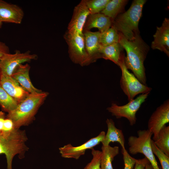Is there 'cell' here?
<instances>
[{"label":"cell","mask_w":169,"mask_h":169,"mask_svg":"<svg viewBox=\"0 0 169 169\" xmlns=\"http://www.w3.org/2000/svg\"><path fill=\"white\" fill-rule=\"evenodd\" d=\"M112 24V20L101 13L90 14L87 19L83 30L90 31L92 28H97L102 33L109 29Z\"/></svg>","instance_id":"18"},{"label":"cell","mask_w":169,"mask_h":169,"mask_svg":"<svg viewBox=\"0 0 169 169\" xmlns=\"http://www.w3.org/2000/svg\"><path fill=\"white\" fill-rule=\"evenodd\" d=\"M146 1L134 0L127 11L119 14L112 21V25L128 40H132L140 35L138 24Z\"/></svg>","instance_id":"3"},{"label":"cell","mask_w":169,"mask_h":169,"mask_svg":"<svg viewBox=\"0 0 169 169\" xmlns=\"http://www.w3.org/2000/svg\"><path fill=\"white\" fill-rule=\"evenodd\" d=\"M105 135V132L102 131L97 136L77 146H74L70 144H68L59 148V153L63 157L78 159L81 156L84 154L87 149H91L101 142Z\"/></svg>","instance_id":"10"},{"label":"cell","mask_w":169,"mask_h":169,"mask_svg":"<svg viewBox=\"0 0 169 169\" xmlns=\"http://www.w3.org/2000/svg\"><path fill=\"white\" fill-rule=\"evenodd\" d=\"M127 0H110L104 9L100 13L113 20L122 12L128 2Z\"/></svg>","instance_id":"22"},{"label":"cell","mask_w":169,"mask_h":169,"mask_svg":"<svg viewBox=\"0 0 169 169\" xmlns=\"http://www.w3.org/2000/svg\"></svg>","instance_id":"37"},{"label":"cell","mask_w":169,"mask_h":169,"mask_svg":"<svg viewBox=\"0 0 169 169\" xmlns=\"http://www.w3.org/2000/svg\"><path fill=\"white\" fill-rule=\"evenodd\" d=\"M28 137L25 131L20 128H15L7 132L0 133V154L6 156L8 169L12 168V164L14 156L24 157L29 148L26 142Z\"/></svg>","instance_id":"4"},{"label":"cell","mask_w":169,"mask_h":169,"mask_svg":"<svg viewBox=\"0 0 169 169\" xmlns=\"http://www.w3.org/2000/svg\"><path fill=\"white\" fill-rule=\"evenodd\" d=\"M49 94L48 92L29 94L24 100L19 103L16 108L8 113L7 117L13 122L15 128L30 124L41 105Z\"/></svg>","instance_id":"2"},{"label":"cell","mask_w":169,"mask_h":169,"mask_svg":"<svg viewBox=\"0 0 169 169\" xmlns=\"http://www.w3.org/2000/svg\"><path fill=\"white\" fill-rule=\"evenodd\" d=\"M154 142L157 147L169 156V126L164 125L160 130Z\"/></svg>","instance_id":"23"},{"label":"cell","mask_w":169,"mask_h":169,"mask_svg":"<svg viewBox=\"0 0 169 169\" xmlns=\"http://www.w3.org/2000/svg\"><path fill=\"white\" fill-rule=\"evenodd\" d=\"M106 122L107 126V131L101 142L102 146H107L111 142H116L120 144L121 148H125V139L122 131L116 127L112 119H107Z\"/></svg>","instance_id":"19"},{"label":"cell","mask_w":169,"mask_h":169,"mask_svg":"<svg viewBox=\"0 0 169 169\" xmlns=\"http://www.w3.org/2000/svg\"><path fill=\"white\" fill-rule=\"evenodd\" d=\"M123 49L119 43H115L105 46L101 45L100 53L101 58L111 60L119 66L125 57Z\"/></svg>","instance_id":"20"},{"label":"cell","mask_w":169,"mask_h":169,"mask_svg":"<svg viewBox=\"0 0 169 169\" xmlns=\"http://www.w3.org/2000/svg\"><path fill=\"white\" fill-rule=\"evenodd\" d=\"M6 117V116L4 112L0 111V133L3 130L4 120Z\"/></svg>","instance_id":"33"},{"label":"cell","mask_w":169,"mask_h":169,"mask_svg":"<svg viewBox=\"0 0 169 169\" xmlns=\"http://www.w3.org/2000/svg\"><path fill=\"white\" fill-rule=\"evenodd\" d=\"M2 24V23L0 22V28L1 27Z\"/></svg>","instance_id":"35"},{"label":"cell","mask_w":169,"mask_h":169,"mask_svg":"<svg viewBox=\"0 0 169 169\" xmlns=\"http://www.w3.org/2000/svg\"><path fill=\"white\" fill-rule=\"evenodd\" d=\"M23 9L15 4L0 0V22L20 24L24 17Z\"/></svg>","instance_id":"12"},{"label":"cell","mask_w":169,"mask_h":169,"mask_svg":"<svg viewBox=\"0 0 169 169\" xmlns=\"http://www.w3.org/2000/svg\"><path fill=\"white\" fill-rule=\"evenodd\" d=\"M151 145L152 152L158 158L162 169H169V156L159 149L151 140Z\"/></svg>","instance_id":"27"},{"label":"cell","mask_w":169,"mask_h":169,"mask_svg":"<svg viewBox=\"0 0 169 169\" xmlns=\"http://www.w3.org/2000/svg\"><path fill=\"white\" fill-rule=\"evenodd\" d=\"M150 93L141 94L127 104L119 105L113 103L111 106L108 107L107 110L117 119L122 117L127 119L130 125L133 126L136 121V114L141 105L146 101Z\"/></svg>","instance_id":"8"},{"label":"cell","mask_w":169,"mask_h":169,"mask_svg":"<svg viewBox=\"0 0 169 169\" xmlns=\"http://www.w3.org/2000/svg\"><path fill=\"white\" fill-rule=\"evenodd\" d=\"M15 128H16L13 121L6 116L4 120L3 130L0 133L10 132Z\"/></svg>","instance_id":"30"},{"label":"cell","mask_w":169,"mask_h":169,"mask_svg":"<svg viewBox=\"0 0 169 169\" xmlns=\"http://www.w3.org/2000/svg\"><path fill=\"white\" fill-rule=\"evenodd\" d=\"M83 35L85 49L90 58L91 63L101 58L100 53L101 45L100 42V32L84 31Z\"/></svg>","instance_id":"16"},{"label":"cell","mask_w":169,"mask_h":169,"mask_svg":"<svg viewBox=\"0 0 169 169\" xmlns=\"http://www.w3.org/2000/svg\"><path fill=\"white\" fill-rule=\"evenodd\" d=\"M121 153L124 161V169H132L137 159L131 156L125 148H121Z\"/></svg>","instance_id":"29"},{"label":"cell","mask_w":169,"mask_h":169,"mask_svg":"<svg viewBox=\"0 0 169 169\" xmlns=\"http://www.w3.org/2000/svg\"><path fill=\"white\" fill-rule=\"evenodd\" d=\"M151 48L163 52L169 56V19L165 18L161 26L157 27Z\"/></svg>","instance_id":"14"},{"label":"cell","mask_w":169,"mask_h":169,"mask_svg":"<svg viewBox=\"0 0 169 169\" xmlns=\"http://www.w3.org/2000/svg\"><path fill=\"white\" fill-rule=\"evenodd\" d=\"M150 163L148 160L145 157L141 159H137L134 169H145L146 165Z\"/></svg>","instance_id":"31"},{"label":"cell","mask_w":169,"mask_h":169,"mask_svg":"<svg viewBox=\"0 0 169 169\" xmlns=\"http://www.w3.org/2000/svg\"><path fill=\"white\" fill-rule=\"evenodd\" d=\"M101 150V169H113L112 162L114 157L119 154V147H112L110 145L107 146H102Z\"/></svg>","instance_id":"21"},{"label":"cell","mask_w":169,"mask_h":169,"mask_svg":"<svg viewBox=\"0 0 169 169\" xmlns=\"http://www.w3.org/2000/svg\"><path fill=\"white\" fill-rule=\"evenodd\" d=\"M18 104L0 84V105L3 110L8 113L15 109Z\"/></svg>","instance_id":"25"},{"label":"cell","mask_w":169,"mask_h":169,"mask_svg":"<svg viewBox=\"0 0 169 169\" xmlns=\"http://www.w3.org/2000/svg\"><path fill=\"white\" fill-rule=\"evenodd\" d=\"M90 14L100 13L110 0H84Z\"/></svg>","instance_id":"26"},{"label":"cell","mask_w":169,"mask_h":169,"mask_svg":"<svg viewBox=\"0 0 169 169\" xmlns=\"http://www.w3.org/2000/svg\"><path fill=\"white\" fill-rule=\"evenodd\" d=\"M30 68L28 64H20L15 69L11 76L29 93L41 92L42 91L36 88L30 80L29 75Z\"/></svg>","instance_id":"17"},{"label":"cell","mask_w":169,"mask_h":169,"mask_svg":"<svg viewBox=\"0 0 169 169\" xmlns=\"http://www.w3.org/2000/svg\"><path fill=\"white\" fill-rule=\"evenodd\" d=\"M9 53L8 47L4 43L0 41V59L5 54Z\"/></svg>","instance_id":"32"},{"label":"cell","mask_w":169,"mask_h":169,"mask_svg":"<svg viewBox=\"0 0 169 169\" xmlns=\"http://www.w3.org/2000/svg\"><path fill=\"white\" fill-rule=\"evenodd\" d=\"M90 15L84 0H82L74 9L72 18L68 26V30H74L83 34L84 27Z\"/></svg>","instance_id":"15"},{"label":"cell","mask_w":169,"mask_h":169,"mask_svg":"<svg viewBox=\"0 0 169 169\" xmlns=\"http://www.w3.org/2000/svg\"><path fill=\"white\" fill-rule=\"evenodd\" d=\"M37 57V54H31L29 51L21 53L16 50L13 54H6L0 59L1 74L11 76L18 65L36 59Z\"/></svg>","instance_id":"9"},{"label":"cell","mask_w":169,"mask_h":169,"mask_svg":"<svg viewBox=\"0 0 169 169\" xmlns=\"http://www.w3.org/2000/svg\"><path fill=\"white\" fill-rule=\"evenodd\" d=\"M169 122V100L167 99L156 108L148 120V129L153 135V141L156 138L160 130Z\"/></svg>","instance_id":"11"},{"label":"cell","mask_w":169,"mask_h":169,"mask_svg":"<svg viewBox=\"0 0 169 169\" xmlns=\"http://www.w3.org/2000/svg\"><path fill=\"white\" fill-rule=\"evenodd\" d=\"M0 84L18 103L26 98L30 94L11 76L1 74Z\"/></svg>","instance_id":"13"},{"label":"cell","mask_w":169,"mask_h":169,"mask_svg":"<svg viewBox=\"0 0 169 169\" xmlns=\"http://www.w3.org/2000/svg\"><path fill=\"white\" fill-rule=\"evenodd\" d=\"M93 158L91 161L88 163L84 169H101L100 160L102 155L101 151L91 149Z\"/></svg>","instance_id":"28"},{"label":"cell","mask_w":169,"mask_h":169,"mask_svg":"<svg viewBox=\"0 0 169 169\" xmlns=\"http://www.w3.org/2000/svg\"><path fill=\"white\" fill-rule=\"evenodd\" d=\"M64 37L68 46L69 57L73 62L82 66L91 63L85 49L83 34L68 30Z\"/></svg>","instance_id":"6"},{"label":"cell","mask_w":169,"mask_h":169,"mask_svg":"<svg viewBox=\"0 0 169 169\" xmlns=\"http://www.w3.org/2000/svg\"><path fill=\"white\" fill-rule=\"evenodd\" d=\"M125 57L119 66L122 73L120 85L129 101L138 94L150 93L152 88L141 83L133 74L129 71L125 63Z\"/></svg>","instance_id":"7"},{"label":"cell","mask_w":169,"mask_h":169,"mask_svg":"<svg viewBox=\"0 0 169 169\" xmlns=\"http://www.w3.org/2000/svg\"><path fill=\"white\" fill-rule=\"evenodd\" d=\"M119 43L125 50V62L128 69L142 84L146 85V77L144 63L149 50L148 45L139 35L130 40L120 34Z\"/></svg>","instance_id":"1"},{"label":"cell","mask_w":169,"mask_h":169,"mask_svg":"<svg viewBox=\"0 0 169 169\" xmlns=\"http://www.w3.org/2000/svg\"><path fill=\"white\" fill-rule=\"evenodd\" d=\"M137 133V136H131L128 138L129 153L133 155L139 153L143 154L148 160L153 169H160L152 150V133L147 129L139 130Z\"/></svg>","instance_id":"5"},{"label":"cell","mask_w":169,"mask_h":169,"mask_svg":"<svg viewBox=\"0 0 169 169\" xmlns=\"http://www.w3.org/2000/svg\"><path fill=\"white\" fill-rule=\"evenodd\" d=\"M145 169H153V168L151 164L150 163L146 165Z\"/></svg>","instance_id":"34"},{"label":"cell","mask_w":169,"mask_h":169,"mask_svg":"<svg viewBox=\"0 0 169 169\" xmlns=\"http://www.w3.org/2000/svg\"><path fill=\"white\" fill-rule=\"evenodd\" d=\"M120 37V33L112 25L106 31L100 33V43L101 45L105 46L119 43Z\"/></svg>","instance_id":"24"},{"label":"cell","mask_w":169,"mask_h":169,"mask_svg":"<svg viewBox=\"0 0 169 169\" xmlns=\"http://www.w3.org/2000/svg\"><path fill=\"white\" fill-rule=\"evenodd\" d=\"M0 75H1V72H0Z\"/></svg>","instance_id":"36"}]
</instances>
